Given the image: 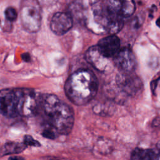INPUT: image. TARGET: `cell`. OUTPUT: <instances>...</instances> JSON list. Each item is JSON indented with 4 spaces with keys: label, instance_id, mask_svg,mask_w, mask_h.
<instances>
[{
    "label": "cell",
    "instance_id": "6da1fadb",
    "mask_svg": "<svg viewBox=\"0 0 160 160\" xmlns=\"http://www.w3.org/2000/svg\"><path fill=\"white\" fill-rule=\"evenodd\" d=\"M39 110L46 125V129L51 130L56 135H66L71 132L74 124L73 111L56 95L45 94L39 97Z\"/></svg>",
    "mask_w": 160,
    "mask_h": 160
},
{
    "label": "cell",
    "instance_id": "44dd1931",
    "mask_svg": "<svg viewBox=\"0 0 160 160\" xmlns=\"http://www.w3.org/2000/svg\"><path fill=\"white\" fill-rule=\"evenodd\" d=\"M158 149H159L158 151L160 152V142L158 144Z\"/></svg>",
    "mask_w": 160,
    "mask_h": 160
},
{
    "label": "cell",
    "instance_id": "9a60e30c",
    "mask_svg": "<svg viewBox=\"0 0 160 160\" xmlns=\"http://www.w3.org/2000/svg\"><path fill=\"white\" fill-rule=\"evenodd\" d=\"M74 4L79 8H88L96 5L99 0H73Z\"/></svg>",
    "mask_w": 160,
    "mask_h": 160
},
{
    "label": "cell",
    "instance_id": "30bf717a",
    "mask_svg": "<svg viewBox=\"0 0 160 160\" xmlns=\"http://www.w3.org/2000/svg\"><path fill=\"white\" fill-rule=\"evenodd\" d=\"M114 64L121 72H133L136 67V59L130 49L124 48L114 56Z\"/></svg>",
    "mask_w": 160,
    "mask_h": 160
},
{
    "label": "cell",
    "instance_id": "2e32d148",
    "mask_svg": "<svg viewBox=\"0 0 160 160\" xmlns=\"http://www.w3.org/2000/svg\"><path fill=\"white\" fill-rule=\"evenodd\" d=\"M5 16L6 19L9 21H14L18 18L16 10L12 7H9L5 10Z\"/></svg>",
    "mask_w": 160,
    "mask_h": 160
},
{
    "label": "cell",
    "instance_id": "4fadbf2b",
    "mask_svg": "<svg viewBox=\"0 0 160 160\" xmlns=\"http://www.w3.org/2000/svg\"><path fill=\"white\" fill-rule=\"evenodd\" d=\"M132 160H160V152L152 149L136 148L131 155Z\"/></svg>",
    "mask_w": 160,
    "mask_h": 160
},
{
    "label": "cell",
    "instance_id": "7c38bea8",
    "mask_svg": "<svg viewBox=\"0 0 160 160\" xmlns=\"http://www.w3.org/2000/svg\"><path fill=\"white\" fill-rule=\"evenodd\" d=\"M120 45L119 38L116 35L112 34L100 39L97 46L104 56L110 58L118 53Z\"/></svg>",
    "mask_w": 160,
    "mask_h": 160
},
{
    "label": "cell",
    "instance_id": "ba28073f",
    "mask_svg": "<svg viewBox=\"0 0 160 160\" xmlns=\"http://www.w3.org/2000/svg\"><path fill=\"white\" fill-rule=\"evenodd\" d=\"M103 5L110 12L122 18L132 16L136 10L134 0H104Z\"/></svg>",
    "mask_w": 160,
    "mask_h": 160
},
{
    "label": "cell",
    "instance_id": "8992f818",
    "mask_svg": "<svg viewBox=\"0 0 160 160\" xmlns=\"http://www.w3.org/2000/svg\"><path fill=\"white\" fill-rule=\"evenodd\" d=\"M116 83L119 92L128 96H136L142 89L141 80L132 72H121L116 78Z\"/></svg>",
    "mask_w": 160,
    "mask_h": 160
},
{
    "label": "cell",
    "instance_id": "e0dca14e",
    "mask_svg": "<svg viewBox=\"0 0 160 160\" xmlns=\"http://www.w3.org/2000/svg\"><path fill=\"white\" fill-rule=\"evenodd\" d=\"M23 143L27 146H34V147H39L41 146L40 143L36 139H34L32 136L30 135H25L24 137Z\"/></svg>",
    "mask_w": 160,
    "mask_h": 160
},
{
    "label": "cell",
    "instance_id": "277c9868",
    "mask_svg": "<svg viewBox=\"0 0 160 160\" xmlns=\"http://www.w3.org/2000/svg\"><path fill=\"white\" fill-rule=\"evenodd\" d=\"M20 18L23 28L29 32H36L41 25V11L38 0H22Z\"/></svg>",
    "mask_w": 160,
    "mask_h": 160
},
{
    "label": "cell",
    "instance_id": "7402d4cb",
    "mask_svg": "<svg viewBox=\"0 0 160 160\" xmlns=\"http://www.w3.org/2000/svg\"><path fill=\"white\" fill-rule=\"evenodd\" d=\"M0 22H1V20H0Z\"/></svg>",
    "mask_w": 160,
    "mask_h": 160
},
{
    "label": "cell",
    "instance_id": "5bb4252c",
    "mask_svg": "<svg viewBox=\"0 0 160 160\" xmlns=\"http://www.w3.org/2000/svg\"><path fill=\"white\" fill-rule=\"evenodd\" d=\"M26 146L24 143L17 142H8L6 143L0 150V155L4 156L7 154H18L23 151Z\"/></svg>",
    "mask_w": 160,
    "mask_h": 160
},
{
    "label": "cell",
    "instance_id": "8fae6325",
    "mask_svg": "<svg viewBox=\"0 0 160 160\" xmlns=\"http://www.w3.org/2000/svg\"><path fill=\"white\" fill-rule=\"evenodd\" d=\"M72 22V17L69 12H58L52 16L50 22V28L55 34L61 36L71 29Z\"/></svg>",
    "mask_w": 160,
    "mask_h": 160
},
{
    "label": "cell",
    "instance_id": "52a82bcc",
    "mask_svg": "<svg viewBox=\"0 0 160 160\" xmlns=\"http://www.w3.org/2000/svg\"><path fill=\"white\" fill-rule=\"evenodd\" d=\"M0 113L8 118L18 116L15 89H4L0 91Z\"/></svg>",
    "mask_w": 160,
    "mask_h": 160
},
{
    "label": "cell",
    "instance_id": "5b68a950",
    "mask_svg": "<svg viewBox=\"0 0 160 160\" xmlns=\"http://www.w3.org/2000/svg\"><path fill=\"white\" fill-rule=\"evenodd\" d=\"M17 96V111L18 116L29 117L38 113L39 98L31 89H15Z\"/></svg>",
    "mask_w": 160,
    "mask_h": 160
},
{
    "label": "cell",
    "instance_id": "7a4b0ae2",
    "mask_svg": "<svg viewBox=\"0 0 160 160\" xmlns=\"http://www.w3.org/2000/svg\"><path fill=\"white\" fill-rule=\"evenodd\" d=\"M98 81L95 74L89 69H79L66 80L65 93L74 104L81 106L90 102L96 96Z\"/></svg>",
    "mask_w": 160,
    "mask_h": 160
},
{
    "label": "cell",
    "instance_id": "ac0fdd59",
    "mask_svg": "<svg viewBox=\"0 0 160 160\" xmlns=\"http://www.w3.org/2000/svg\"><path fill=\"white\" fill-rule=\"evenodd\" d=\"M21 57H22V59L26 61V62H29L30 61V55L28 54V53H24V54H22L21 55Z\"/></svg>",
    "mask_w": 160,
    "mask_h": 160
},
{
    "label": "cell",
    "instance_id": "3957f363",
    "mask_svg": "<svg viewBox=\"0 0 160 160\" xmlns=\"http://www.w3.org/2000/svg\"><path fill=\"white\" fill-rule=\"evenodd\" d=\"M85 14L84 22L90 31L98 34H114L124 26L122 18L110 12L104 5L97 4Z\"/></svg>",
    "mask_w": 160,
    "mask_h": 160
},
{
    "label": "cell",
    "instance_id": "ffe728a7",
    "mask_svg": "<svg viewBox=\"0 0 160 160\" xmlns=\"http://www.w3.org/2000/svg\"><path fill=\"white\" fill-rule=\"evenodd\" d=\"M156 24H157V26H158V27L160 28V17L157 19V21H156Z\"/></svg>",
    "mask_w": 160,
    "mask_h": 160
},
{
    "label": "cell",
    "instance_id": "d6986e66",
    "mask_svg": "<svg viewBox=\"0 0 160 160\" xmlns=\"http://www.w3.org/2000/svg\"><path fill=\"white\" fill-rule=\"evenodd\" d=\"M8 160H24V158H22L21 156H11L9 158Z\"/></svg>",
    "mask_w": 160,
    "mask_h": 160
},
{
    "label": "cell",
    "instance_id": "9c48e42d",
    "mask_svg": "<svg viewBox=\"0 0 160 160\" xmlns=\"http://www.w3.org/2000/svg\"><path fill=\"white\" fill-rule=\"evenodd\" d=\"M85 58L92 66L101 72H108L112 69V64L109 58L102 54L97 45L91 46L87 50Z\"/></svg>",
    "mask_w": 160,
    "mask_h": 160
}]
</instances>
